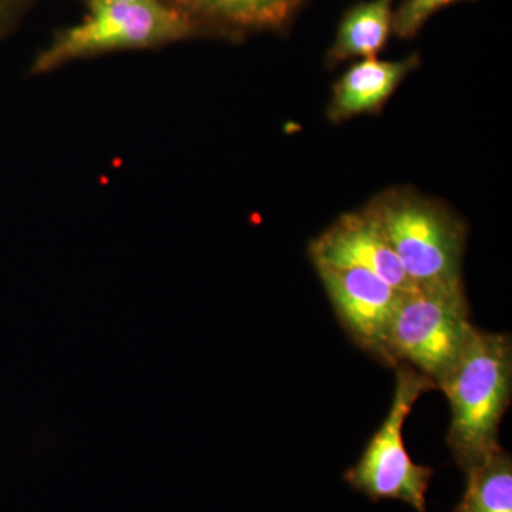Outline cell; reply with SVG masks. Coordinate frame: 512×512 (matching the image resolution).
Instances as JSON below:
<instances>
[{
  "label": "cell",
  "instance_id": "1",
  "mask_svg": "<svg viewBox=\"0 0 512 512\" xmlns=\"http://www.w3.org/2000/svg\"><path fill=\"white\" fill-rule=\"evenodd\" d=\"M440 390L451 409L447 444L467 473L501 448L498 433L512 394L511 336L474 328Z\"/></svg>",
  "mask_w": 512,
  "mask_h": 512
},
{
  "label": "cell",
  "instance_id": "2",
  "mask_svg": "<svg viewBox=\"0 0 512 512\" xmlns=\"http://www.w3.org/2000/svg\"><path fill=\"white\" fill-rule=\"evenodd\" d=\"M221 37L167 0H133L90 8L82 22L62 30L37 55L33 74L123 50L154 49L195 39Z\"/></svg>",
  "mask_w": 512,
  "mask_h": 512
},
{
  "label": "cell",
  "instance_id": "3",
  "mask_svg": "<svg viewBox=\"0 0 512 512\" xmlns=\"http://www.w3.org/2000/svg\"><path fill=\"white\" fill-rule=\"evenodd\" d=\"M366 208L417 288L463 282L467 229L446 204L397 187L380 192Z\"/></svg>",
  "mask_w": 512,
  "mask_h": 512
},
{
  "label": "cell",
  "instance_id": "4",
  "mask_svg": "<svg viewBox=\"0 0 512 512\" xmlns=\"http://www.w3.org/2000/svg\"><path fill=\"white\" fill-rule=\"evenodd\" d=\"M476 326L463 282L406 292L387 332L383 363L407 365L440 389Z\"/></svg>",
  "mask_w": 512,
  "mask_h": 512
},
{
  "label": "cell",
  "instance_id": "5",
  "mask_svg": "<svg viewBox=\"0 0 512 512\" xmlns=\"http://www.w3.org/2000/svg\"><path fill=\"white\" fill-rule=\"evenodd\" d=\"M392 406L382 426L369 440L362 457L345 473V481L372 501L397 500L419 512L427 510V491L433 468L414 463L404 447L403 427L421 394L434 383L407 365L394 366Z\"/></svg>",
  "mask_w": 512,
  "mask_h": 512
},
{
  "label": "cell",
  "instance_id": "6",
  "mask_svg": "<svg viewBox=\"0 0 512 512\" xmlns=\"http://www.w3.org/2000/svg\"><path fill=\"white\" fill-rule=\"evenodd\" d=\"M313 266L350 339L383 362L387 332L406 292L363 269Z\"/></svg>",
  "mask_w": 512,
  "mask_h": 512
},
{
  "label": "cell",
  "instance_id": "7",
  "mask_svg": "<svg viewBox=\"0 0 512 512\" xmlns=\"http://www.w3.org/2000/svg\"><path fill=\"white\" fill-rule=\"evenodd\" d=\"M309 255L313 265L363 269L403 292L417 288L384 237L379 222L366 207L340 215L313 239Z\"/></svg>",
  "mask_w": 512,
  "mask_h": 512
},
{
  "label": "cell",
  "instance_id": "8",
  "mask_svg": "<svg viewBox=\"0 0 512 512\" xmlns=\"http://www.w3.org/2000/svg\"><path fill=\"white\" fill-rule=\"evenodd\" d=\"M419 62L417 55L402 60H359L333 84L326 109L328 119L339 124L363 114L379 113Z\"/></svg>",
  "mask_w": 512,
  "mask_h": 512
},
{
  "label": "cell",
  "instance_id": "9",
  "mask_svg": "<svg viewBox=\"0 0 512 512\" xmlns=\"http://www.w3.org/2000/svg\"><path fill=\"white\" fill-rule=\"evenodd\" d=\"M222 39L247 32L282 30L291 25L305 0H167Z\"/></svg>",
  "mask_w": 512,
  "mask_h": 512
},
{
  "label": "cell",
  "instance_id": "10",
  "mask_svg": "<svg viewBox=\"0 0 512 512\" xmlns=\"http://www.w3.org/2000/svg\"><path fill=\"white\" fill-rule=\"evenodd\" d=\"M396 0H365L346 10L335 40L329 47V64L352 59H375L393 33Z\"/></svg>",
  "mask_w": 512,
  "mask_h": 512
},
{
  "label": "cell",
  "instance_id": "11",
  "mask_svg": "<svg viewBox=\"0 0 512 512\" xmlns=\"http://www.w3.org/2000/svg\"><path fill=\"white\" fill-rule=\"evenodd\" d=\"M466 474V491L454 512H512V458L503 447Z\"/></svg>",
  "mask_w": 512,
  "mask_h": 512
},
{
  "label": "cell",
  "instance_id": "12",
  "mask_svg": "<svg viewBox=\"0 0 512 512\" xmlns=\"http://www.w3.org/2000/svg\"><path fill=\"white\" fill-rule=\"evenodd\" d=\"M456 2H464V0H403L394 9V35L400 39L416 36L429 22L431 16Z\"/></svg>",
  "mask_w": 512,
  "mask_h": 512
},
{
  "label": "cell",
  "instance_id": "13",
  "mask_svg": "<svg viewBox=\"0 0 512 512\" xmlns=\"http://www.w3.org/2000/svg\"><path fill=\"white\" fill-rule=\"evenodd\" d=\"M26 2L28 0H0V36L15 25Z\"/></svg>",
  "mask_w": 512,
  "mask_h": 512
},
{
  "label": "cell",
  "instance_id": "14",
  "mask_svg": "<svg viewBox=\"0 0 512 512\" xmlns=\"http://www.w3.org/2000/svg\"><path fill=\"white\" fill-rule=\"evenodd\" d=\"M114 2H133V0H87V8H96V6L107 5Z\"/></svg>",
  "mask_w": 512,
  "mask_h": 512
}]
</instances>
